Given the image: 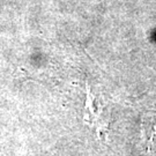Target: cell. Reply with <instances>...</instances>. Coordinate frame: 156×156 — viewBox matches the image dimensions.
<instances>
[{
    "label": "cell",
    "instance_id": "1",
    "mask_svg": "<svg viewBox=\"0 0 156 156\" xmlns=\"http://www.w3.org/2000/svg\"><path fill=\"white\" fill-rule=\"evenodd\" d=\"M147 119L144 120L145 134L147 136L148 149L151 151H156V115L147 116Z\"/></svg>",
    "mask_w": 156,
    "mask_h": 156
}]
</instances>
